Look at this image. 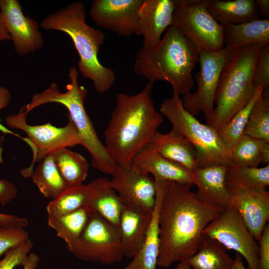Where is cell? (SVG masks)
<instances>
[{"instance_id":"1","label":"cell","mask_w":269,"mask_h":269,"mask_svg":"<svg viewBox=\"0 0 269 269\" xmlns=\"http://www.w3.org/2000/svg\"><path fill=\"white\" fill-rule=\"evenodd\" d=\"M192 185L167 181L159 211V251L157 265L168 268L186 261L198 250L203 230L224 208L203 202Z\"/></svg>"},{"instance_id":"2","label":"cell","mask_w":269,"mask_h":269,"mask_svg":"<svg viewBox=\"0 0 269 269\" xmlns=\"http://www.w3.org/2000/svg\"><path fill=\"white\" fill-rule=\"evenodd\" d=\"M153 82L148 81L139 92L120 93L105 132L106 148L116 164L133 161L145 146L164 117L155 109L152 98Z\"/></svg>"},{"instance_id":"3","label":"cell","mask_w":269,"mask_h":269,"mask_svg":"<svg viewBox=\"0 0 269 269\" xmlns=\"http://www.w3.org/2000/svg\"><path fill=\"white\" fill-rule=\"evenodd\" d=\"M199 52L175 25L169 26L155 46H142L134 61L136 74L154 83L164 81L173 93L186 95L194 86L192 72L198 61Z\"/></svg>"},{"instance_id":"4","label":"cell","mask_w":269,"mask_h":269,"mask_svg":"<svg viewBox=\"0 0 269 269\" xmlns=\"http://www.w3.org/2000/svg\"><path fill=\"white\" fill-rule=\"evenodd\" d=\"M39 27L47 30L62 31L69 36L79 56V71L85 78L92 81L97 92L104 93L113 86L116 81L114 70L102 65L98 57L100 46L105 40V33L87 23L85 5L82 2H71L48 15L40 22Z\"/></svg>"},{"instance_id":"5","label":"cell","mask_w":269,"mask_h":269,"mask_svg":"<svg viewBox=\"0 0 269 269\" xmlns=\"http://www.w3.org/2000/svg\"><path fill=\"white\" fill-rule=\"evenodd\" d=\"M68 78L69 83L66 86V92H61L57 85L52 82L42 92L34 94L31 101L22 108L28 114L45 104L56 103L63 105L68 110V117L72 120L80 134L81 145L90 154L92 166L102 172L112 175L117 164L99 138L85 110L84 104L88 91L85 87L79 85L75 66L70 68Z\"/></svg>"},{"instance_id":"6","label":"cell","mask_w":269,"mask_h":269,"mask_svg":"<svg viewBox=\"0 0 269 269\" xmlns=\"http://www.w3.org/2000/svg\"><path fill=\"white\" fill-rule=\"evenodd\" d=\"M263 46L250 44L231 52L221 72L215 96L216 107L207 125L217 130L251 101L258 86L255 70Z\"/></svg>"},{"instance_id":"7","label":"cell","mask_w":269,"mask_h":269,"mask_svg":"<svg viewBox=\"0 0 269 269\" xmlns=\"http://www.w3.org/2000/svg\"><path fill=\"white\" fill-rule=\"evenodd\" d=\"M159 112L195 148L199 168L231 163L229 151L221 141L217 130L203 124L182 105L179 96L173 93L160 104Z\"/></svg>"},{"instance_id":"8","label":"cell","mask_w":269,"mask_h":269,"mask_svg":"<svg viewBox=\"0 0 269 269\" xmlns=\"http://www.w3.org/2000/svg\"><path fill=\"white\" fill-rule=\"evenodd\" d=\"M27 113L21 109L16 114H11L5 118L8 127L22 130L27 134L25 142L31 148L33 160L29 167L21 171L25 177L31 176L33 165L40 162L45 157L65 147L82 145L80 134L72 120L68 117V122L62 127H57L49 122L40 125H30L27 123Z\"/></svg>"},{"instance_id":"9","label":"cell","mask_w":269,"mask_h":269,"mask_svg":"<svg viewBox=\"0 0 269 269\" xmlns=\"http://www.w3.org/2000/svg\"><path fill=\"white\" fill-rule=\"evenodd\" d=\"M172 24L177 26L199 52L223 48V28L208 10L205 0H175Z\"/></svg>"},{"instance_id":"10","label":"cell","mask_w":269,"mask_h":269,"mask_svg":"<svg viewBox=\"0 0 269 269\" xmlns=\"http://www.w3.org/2000/svg\"><path fill=\"white\" fill-rule=\"evenodd\" d=\"M67 250L78 260L105 265L120 263L125 257L118 229L94 212L78 240Z\"/></svg>"},{"instance_id":"11","label":"cell","mask_w":269,"mask_h":269,"mask_svg":"<svg viewBox=\"0 0 269 269\" xmlns=\"http://www.w3.org/2000/svg\"><path fill=\"white\" fill-rule=\"evenodd\" d=\"M203 235L240 254L249 269H259V244L234 206L225 209L210 222L204 229Z\"/></svg>"},{"instance_id":"12","label":"cell","mask_w":269,"mask_h":269,"mask_svg":"<svg viewBox=\"0 0 269 269\" xmlns=\"http://www.w3.org/2000/svg\"><path fill=\"white\" fill-rule=\"evenodd\" d=\"M231 52L225 48L215 52H200V69L195 77L196 91L181 99L183 107L192 115L203 113L207 122L213 111L215 94L221 72L229 61Z\"/></svg>"},{"instance_id":"13","label":"cell","mask_w":269,"mask_h":269,"mask_svg":"<svg viewBox=\"0 0 269 269\" xmlns=\"http://www.w3.org/2000/svg\"><path fill=\"white\" fill-rule=\"evenodd\" d=\"M110 179L111 187L123 204L135 206L152 214L156 200L154 179L133 161L117 164Z\"/></svg>"},{"instance_id":"14","label":"cell","mask_w":269,"mask_h":269,"mask_svg":"<svg viewBox=\"0 0 269 269\" xmlns=\"http://www.w3.org/2000/svg\"><path fill=\"white\" fill-rule=\"evenodd\" d=\"M0 11L15 52L26 55L40 49L44 41L35 20L25 16L17 0H0Z\"/></svg>"},{"instance_id":"15","label":"cell","mask_w":269,"mask_h":269,"mask_svg":"<svg viewBox=\"0 0 269 269\" xmlns=\"http://www.w3.org/2000/svg\"><path fill=\"white\" fill-rule=\"evenodd\" d=\"M142 0H94L89 15L100 27L121 36L134 33L139 9Z\"/></svg>"},{"instance_id":"16","label":"cell","mask_w":269,"mask_h":269,"mask_svg":"<svg viewBox=\"0 0 269 269\" xmlns=\"http://www.w3.org/2000/svg\"><path fill=\"white\" fill-rule=\"evenodd\" d=\"M175 0H142L134 33L143 37L144 47L156 45L172 24Z\"/></svg>"},{"instance_id":"17","label":"cell","mask_w":269,"mask_h":269,"mask_svg":"<svg viewBox=\"0 0 269 269\" xmlns=\"http://www.w3.org/2000/svg\"><path fill=\"white\" fill-rule=\"evenodd\" d=\"M231 206L239 213L248 229L259 241L269 219V192L244 190L232 194Z\"/></svg>"},{"instance_id":"18","label":"cell","mask_w":269,"mask_h":269,"mask_svg":"<svg viewBox=\"0 0 269 269\" xmlns=\"http://www.w3.org/2000/svg\"><path fill=\"white\" fill-rule=\"evenodd\" d=\"M227 167L213 165L198 168L193 172L195 194L201 201L224 209L231 206L232 194L226 183Z\"/></svg>"},{"instance_id":"19","label":"cell","mask_w":269,"mask_h":269,"mask_svg":"<svg viewBox=\"0 0 269 269\" xmlns=\"http://www.w3.org/2000/svg\"><path fill=\"white\" fill-rule=\"evenodd\" d=\"M133 162L155 179L194 184L192 171L162 156L147 145L134 157Z\"/></svg>"},{"instance_id":"20","label":"cell","mask_w":269,"mask_h":269,"mask_svg":"<svg viewBox=\"0 0 269 269\" xmlns=\"http://www.w3.org/2000/svg\"><path fill=\"white\" fill-rule=\"evenodd\" d=\"M152 214L131 205L123 204L118 230L125 257L132 258L140 249L149 227Z\"/></svg>"},{"instance_id":"21","label":"cell","mask_w":269,"mask_h":269,"mask_svg":"<svg viewBox=\"0 0 269 269\" xmlns=\"http://www.w3.org/2000/svg\"><path fill=\"white\" fill-rule=\"evenodd\" d=\"M147 145L162 156L183 165L192 172L199 168L195 148L172 128L166 134L156 131Z\"/></svg>"},{"instance_id":"22","label":"cell","mask_w":269,"mask_h":269,"mask_svg":"<svg viewBox=\"0 0 269 269\" xmlns=\"http://www.w3.org/2000/svg\"><path fill=\"white\" fill-rule=\"evenodd\" d=\"M155 204L143 243L124 269H156L159 251V211L166 181L154 179Z\"/></svg>"},{"instance_id":"23","label":"cell","mask_w":269,"mask_h":269,"mask_svg":"<svg viewBox=\"0 0 269 269\" xmlns=\"http://www.w3.org/2000/svg\"><path fill=\"white\" fill-rule=\"evenodd\" d=\"M87 185L90 192L87 207L118 229L123 203L111 187L110 179L99 177Z\"/></svg>"},{"instance_id":"24","label":"cell","mask_w":269,"mask_h":269,"mask_svg":"<svg viewBox=\"0 0 269 269\" xmlns=\"http://www.w3.org/2000/svg\"><path fill=\"white\" fill-rule=\"evenodd\" d=\"M223 48L232 52L246 45L269 44V20L259 19L238 24H224Z\"/></svg>"},{"instance_id":"25","label":"cell","mask_w":269,"mask_h":269,"mask_svg":"<svg viewBox=\"0 0 269 269\" xmlns=\"http://www.w3.org/2000/svg\"><path fill=\"white\" fill-rule=\"evenodd\" d=\"M206 7L221 25L260 19L256 0H205Z\"/></svg>"},{"instance_id":"26","label":"cell","mask_w":269,"mask_h":269,"mask_svg":"<svg viewBox=\"0 0 269 269\" xmlns=\"http://www.w3.org/2000/svg\"><path fill=\"white\" fill-rule=\"evenodd\" d=\"M226 183L232 194L244 190H264L269 186V164L255 167L231 163L227 167Z\"/></svg>"},{"instance_id":"27","label":"cell","mask_w":269,"mask_h":269,"mask_svg":"<svg viewBox=\"0 0 269 269\" xmlns=\"http://www.w3.org/2000/svg\"><path fill=\"white\" fill-rule=\"evenodd\" d=\"M226 249L204 236L197 251L186 261L193 269H231L234 262Z\"/></svg>"},{"instance_id":"28","label":"cell","mask_w":269,"mask_h":269,"mask_svg":"<svg viewBox=\"0 0 269 269\" xmlns=\"http://www.w3.org/2000/svg\"><path fill=\"white\" fill-rule=\"evenodd\" d=\"M91 213L86 206L66 214L48 216V225L56 232L58 237L64 240L68 249L80 237Z\"/></svg>"},{"instance_id":"29","label":"cell","mask_w":269,"mask_h":269,"mask_svg":"<svg viewBox=\"0 0 269 269\" xmlns=\"http://www.w3.org/2000/svg\"><path fill=\"white\" fill-rule=\"evenodd\" d=\"M55 165L68 186L81 185L88 176L89 163L80 153L67 147L52 154Z\"/></svg>"},{"instance_id":"30","label":"cell","mask_w":269,"mask_h":269,"mask_svg":"<svg viewBox=\"0 0 269 269\" xmlns=\"http://www.w3.org/2000/svg\"><path fill=\"white\" fill-rule=\"evenodd\" d=\"M31 176L39 191L46 198L53 199L69 187L60 174L52 154L39 162Z\"/></svg>"},{"instance_id":"31","label":"cell","mask_w":269,"mask_h":269,"mask_svg":"<svg viewBox=\"0 0 269 269\" xmlns=\"http://www.w3.org/2000/svg\"><path fill=\"white\" fill-rule=\"evenodd\" d=\"M90 194L87 185L68 187L49 202L46 206L48 216H60L86 207Z\"/></svg>"},{"instance_id":"32","label":"cell","mask_w":269,"mask_h":269,"mask_svg":"<svg viewBox=\"0 0 269 269\" xmlns=\"http://www.w3.org/2000/svg\"><path fill=\"white\" fill-rule=\"evenodd\" d=\"M264 88L258 85L255 94L248 104L238 112L228 122L217 129L218 134L229 151L244 134L252 108L255 102L262 96Z\"/></svg>"},{"instance_id":"33","label":"cell","mask_w":269,"mask_h":269,"mask_svg":"<svg viewBox=\"0 0 269 269\" xmlns=\"http://www.w3.org/2000/svg\"><path fill=\"white\" fill-rule=\"evenodd\" d=\"M244 134L269 142V96L263 92L253 105Z\"/></svg>"},{"instance_id":"34","label":"cell","mask_w":269,"mask_h":269,"mask_svg":"<svg viewBox=\"0 0 269 269\" xmlns=\"http://www.w3.org/2000/svg\"><path fill=\"white\" fill-rule=\"evenodd\" d=\"M267 142L243 134L229 151L231 163L243 166L259 167L261 163V150Z\"/></svg>"},{"instance_id":"35","label":"cell","mask_w":269,"mask_h":269,"mask_svg":"<svg viewBox=\"0 0 269 269\" xmlns=\"http://www.w3.org/2000/svg\"><path fill=\"white\" fill-rule=\"evenodd\" d=\"M29 239V234L24 228L0 227V257Z\"/></svg>"},{"instance_id":"36","label":"cell","mask_w":269,"mask_h":269,"mask_svg":"<svg viewBox=\"0 0 269 269\" xmlns=\"http://www.w3.org/2000/svg\"><path fill=\"white\" fill-rule=\"evenodd\" d=\"M33 245L29 238L22 244L9 250L0 260V269H14L17 266H22Z\"/></svg>"},{"instance_id":"37","label":"cell","mask_w":269,"mask_h":269,"mask_svg":"<svg viewBox=\"0 0 269 269\" xmlns=\"http://www.w3.org/2000/svg\"><path fill=\"white\" fill-rule=\"evenodd\" d=\"M255 80L257 86L264 89L269 85V44L263 45L259 52L255 70Z\"/></svg>"},{"instance_id":"38","label":"cell","mask_w":269,"mask_h":269,"mask_svg":"<svg viewBox=\"0 0 269 269\" xmlns=\"http://www.w3.org/2000/svg\"><path fill=\"white\" fill-rule=\"evenodd\" d=\"M259 269H269V224L265 227L260 239Z\"/></svg>"},{"instance_id":"39","label":"cell","mask_w":269,"mask_h":269,"mask_svg":"<svg viewBox=\"0 0 269 269\" xmlns=\"http://www.w3.org/2000/svg\"><path fill=\"white\" fill-rule=\"evenodd\" d=\"M16 186L7 180L0 179V204L4 206L17 196Z\"/></svg>"},{"instance_id":"40","label":"cell","mask_w":269,"mask_h":269,"mask_svg":"<svg viewBox=\"0 0 269 269\" xmlns=\"http://www.w3.org/2000/svg\"><path fill=\"white\" fill-rule=\"evenodd\" d=\"M28 225L25 217H19L15 215L0 213V227H15L24 228Z\"/></svg>"},{"instance_id":"41","label":"cell","mask_w":269,"mask_h":269,"mask_svg":"<svg viewBox=\"0 0 269 269\" xmlns=\"http://www.w3.org/2000/svg\"><path fill=\"white\" fill-rule=\"evenodd\" d=\"M11 95L6 88L0 86V110L7 107L10 102ZM0 131L4 134H9L16 136L25 141V137H22L17 134L10 131L0 123Z\"/></svg>"},{"instance_id":"42","label":"cell","mask_w":269,"mask_h":269,"mask_svg":"<svg viewBox=\"0 0 269 269\" xmlns=\"http://www.w3.org/2000/svg\"><path fill=\"white\" fill-rule=\"evenodd\" d=\"M39 261V257L37 254L29 253L22 265L23 269H35L38 266Z\"/></svg>"},{"instance_id":"43","label":"cell","mask_w":269,"mask_h":269,"mask_svg":"<svg viewBox=\"0 0 269 269\" xmlns=\"http://www.w3.org/2000/svg\"><path fill=\"white\" fill-rule=\"evenodd\" d=\"M259 13H261L265 19H269V0H256Z\"/></svg>"},{"instance_id":"44","label":"cell","mask_w":269,"mask_h":269,"mask_svg":"<svg viewBox=\"0 0 269 269\" xmlns=\"http://www.w3.org/2000/svg\"><path fill=\"white\" fill-rule=\"evenodd\" d=\"M9 40L11 38L5 28L0 11V41Z\"/></svg>"},{"instance_id":"45","label":"cell","mask_w":269,"mask_h":269,"mask_svg":"<svg viewBox=\"0 0 269 269\" xmlns=\"http://www.w3.org/2000/svg\"><path fill=\"white\" fill-rule=\"evenodd\" d=\"M261 163L268 164L269 163V142L265 143L261 153Z\"/></svg>"},{"instance_id":"46","label":"cell","mask_w":269,"mask_h":269,"mask_svg":"<svg viewBox=\"0 0 269 269\" xmlns=\"http://www.w3.org/2000/svg\"><path fill=\"white\" fill-rule=\"evenodd\" d=\"M242 257L236 253L234 264L231 269H246L242 260Z\"/></svg>"},{"instance_id":"47","label":"cell","mask_w":269,"mask_h":269,"mask_svg":"<svg viewBox=\"0 0 269 269\" xmlns=\"http://www.w3.org/2000/svg\"><path fill=\"white\" fill-rule=\"evenodd\" d=\"M174 269H193L186 261H180Z\"/></svg>"}]
</instances>
